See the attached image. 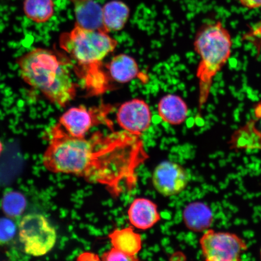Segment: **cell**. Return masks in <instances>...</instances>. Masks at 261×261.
I'll list each match as a JSON object with an SVG mask.
<instances>
[{
    "label": "cell",
    "instance_id": "cell-1",
    "mask_svg": "<svg viewBox=\"0 0 261 261\" xmlns=\"http://www.w3.org/2000/svg\"><path fill=\"white\" fill-rule=\"evenodd\" d=\"M48 140L42 156L48 171L104 186L115 197L135 187L136 169L148 158L139 136L125 130L106 136L96 133L87 139L74 138L58 127Z\"/></svg>",
    "mask_w": 261,
    "mask_h": 261
},
{
    "label": "cell",
    "instance_id": "cell-2",
    "mask_svg": "<svg viewBox=\"0 0 261 261\" xmlns=\"http://www.w3.org/2000/svg\"><path fill=\"white\" fill-rule=\"evenodd\" d=\"M16 63L25 83L55 105L64 107L76 96L70 71L54 51L34 48L19 57Z\"/></svg>",
    "mask_w": 261,
    "mask_h": 261
},
{
    "label": "cell",
    "instance_id": "cell-3",
    "mask_svg": "<svg viewBox=\"0 0 261 261\" xmlns=\"http://www.w3.org/2000/svg\"><path fill=\"white\" fill-rule=\"evenodd\" d=\"M232 45L230 32L220 21L203 25L196 35L194 46L200 57L197 77L200 109L207 102L215 77L230 58Z\"/></svg>",
    "mask_w": 261,
    "mask_h": 261
},
{
    "label": "cell",
    "instance_id": "cell-4",
    "mask_svg": "<svg viewBox=\"0 0 261 261\" xmlns=\"http://www.w3.org/2000/svg\"><path fill=\"white\" fill-rule=\"evenodd\" d=\"M60 45L86 71L85 79L87 81L92 68H97L115 50L117 41L106 31L90 30L76 24L72 30L60 36Z\"/></svg>",
    "mask_w": 261,
    "mask_h": 261
},
{
    "label": "cell",
    "instance_id": "cell-5",
    "mask_svg": "<svg viewBox=\"0 0 261 261\" xmlns=\"http://www.w3.org/2000/svg\"><path fill=\"white\" fill-rule=\"evenodd\" d=\"M19 240L26 254L35 257L45 255L54 249L57 241V233L44 215H25L19 222Z\"/></svg>",
    "mask_w": 261,
    "mask_h": 261
},
{
    "label": "cell",
    "instance_id": "cell-6",
    "mask_svg": "<svg viewBox=\"0 0 261 261\" xmlns=\"http://www.w3.org/2000/svg\"><path fill=\"white\" fill-rule=\"evenodd\" d=\"M199 243L207 261H240L248 250L246 241L236 233L212 228L204 231Z\"/></svg>",
    "mask_w": 261,
    "mask_h": 261
},
{
    "label": "cell",
    "instance_id": "cell-7",
    "mask_svg": "<svg viewBox=\"0 0 261 261\" xmlns=\"http://www.w3.org/2000/svg\"><path fill=\"white\" fill-rule=\"evenodd\" d=\"M189 174L178 163L163 161L156 166L152 175L153 187L164 197L181 193L188 187Z\"/></svg>",
    "mask_w": 261,
    "mask_h": 261
},
{
    "label": "cell",
    "instance_id": "cell-8",
    "mask_svg": "<svg viewBox=\"0 0 261 261\" xmlns=\"http://www.w3.org/2000/svg\"><path fill=\"white\" fill-rule=\"evenodd\" d=\"M116 120L125 132L140 136L151 126L152 114L145 100L134 99L123 103L119 108Z\"/></svg>",
    "mask_w": 261,
    "mask_h": 261
},
{
    "label": "cell",
    "instance_id": "cell-9",
    "mask_svg": "<svg viewBox=\"0 0 261 261\" xmlns=\"http://www.w3.org/2000/svg\"><path fill=\"white\" fill-rule=\"evenodd\" d=\"M96 112L84 106L71 108L60 117L58 123L68 135L74 138H85L90 129L101 121Z\"/></svg>",
    "mask_w": 261,
    "mask_h": 261
},
{
    "label": "cell",
    "instance_id": "cell-10",
    "mask_svg": "<svg viewBox=\"0 0 261 261\" xmlns=\"http://www.w3.org/2000/svg\"><path fill=\"white\" fill-rule=\"evenodd\" d=\"M129 223L140 230H148L161 220L158 205L146 198H138L132 202L128 210Z\"/></svg>",
    "mask_w": 261,
    "mask_h": 261
},
{
    "label": "cell",
    "instance_id": "cell-11",
    "mask_svg": "<svg viewBox=\"0 0 261 261\" xmlns=\"http://www.w3.org/2000/svg\"><path fill=\"white\" fill-rule=\"evenodd\" d=\"M182 217L186 227L195 233L206 231L214 222L211 207L201 201L189 203L182 211Z\"/></svg>",
    "mask_w": 261,
    "mask_h": 261
},
{
    "label": "cell",
    "instance_id": "cell-12",
    "mask_svg": "<svg viewBox=\"0 0 261 261\" xmlns=\"http://www.w3.org/2000/svg\"><path fill=\"white\" fill-rule=\"evenodd\" d=\"M158 113L163 122L172 125H179L187 119L188 106L180 96L168 94L160 100Z\"/></svg>",
    "mask_w": 261,
    "mask_h": 261
},
{
    "label": "cell",
    "instance_id": "cell-13",
    "mask_svg": "<svg viewBox=\"0 0 261 261\" xmlns=\"http://www.w3.org/2000/svg\"><path fill=\"white\" fill-rule=\"evenodd\" d=\"M229 144L232 149L261 150V116L237 130Z\"/></svg>",
    "mask_w": 261,
    "mask_h": 261
},
{
    "label": "cell",
    "instance_id": "cell-14",
    "mask_svg": "<svg viewBox=\"0 0 261 261\" xmlns=\"http://www.w3.org/2000/svg\"><path fill=\"white\" fill-rule=\"evenodd\" d=\"M130 9L120 0H112L102 7V23L105 31L117 32L122 30L128 21Z\"/></svg>",
    "mask_w": 261,
    "mask_h": 261
},
{
    "label": "cell",
    "instance_id": "cell-15",
    "mask_svg": "<svg viewBox=\"0 0 261 261\" xmlns=\"http://www.w3.org/2000/svg\"><path fill=\"white\" fill-rule=\"evenodd\" d=\"M74 12L76 25L90 30L106 31L102 23V7L97 3L92 0L77 1Z\"/></svg>",
    "mask_w": 261,
    "mask_h": 261
},
{
    "label": "cell",
    "instance_id": "cell-16",
    "mask_svg": "<svg viewBox=\"0 0 261 261\" xmlns=\"http://www.w3.org/2000/svg\"><path fill=\"white\" fill-rule=\"evenodd\" d=\"M113 247L130 257H136L142 248V237L132 227L118 228L109 234Z\"/></svg>",
    "mask_w": 261,
    "mask_h": 261
},
{
    "label": "cell",
    "instance_id": "cell-17",
    "mask_svg": "<svg viewBox=\"0 0 261 261\" xmlns=\"http://www.w3.org/2000/svg\"><path fill=\"white\" fill-rule=\"evenodd\" d=\"M107 67L112 79L119 83H129L140 73L138 64L135 59L125 54L114 57Z\"/></svg>",
    "mask_w": 261,
    "mask_h": 261
},
{
    "label": "cell",
    "instance_id": "cell-18",
    "mask_svg": "<svg viewBox=\"0 0 261 261\" xmlns=\"http://www.w3.org/2000/svg\"><path fill=\"white\" fill-rule=\"evenodd\" d=\"M23 11L26 17L36 23L47 22L55 14L54 0H24Z\"/></svg>",
    "mask_w": 261,
    "mask_h": 261
},
{
    "label": "cell",
    "instance_id": "cell-19",
    "mask_svg": "<svg viewBox=\"0 0 261 261\" xmlns=\"http://www.w3.org/2000/svg\"><path fill=\"white\" fill-rule=\"evenodd\" d=\"M25 205L26 201L24 195L18 192H9L3 199V210L9 217L19 216L25 210Z\"/></svg>",
    "mask_w": 261,
    "mask_h": 261
},
{
    "label": "cell",
    "instance_id": "cell-20",
    "mask_svg": "<svg viewBox=\"0 0 261 261\" xmlns=\"http://www.w3.org/2000/svg\"><path fill=\"white\" fill-rule=\"evenodd\" d=\"M16 228L15 225L9 218H0V246L8 244L14 238Z\"/></svg>",
    "mask_w": 261,
    "mask_h": 261
},
{
    "label": "cell",
    "instance_id": "cell-21",
    "mask_svg": "<svg viewBox=\"0 0 261 261\" xmlns=\"http://www.w3.org/2000/svg\"><path fill=\"white\" fill-rule=\"evenodd\" d=\"M100 259L103 261H135L138 260L137 257L127 255L121 251L114 247L103 253Z\"/></svg>",
    "mask_w": 261,
    "mask_h": 261
},
{
    "label": "cell",
    "instance_id": "cell-22",
    "mask_svg": "<svg viewBox=\"0 0 261 261\" xmlns=\"http://www.w3.org/2000/svg\"><path fill=\"white\" fill-rule=\"evenodd\" d=\"M240 4L250 9L261 8V0H238Z\"/></svg>",
    "mask_w": 261,
    "mask_h": 261
},
{
    "label": "cell",
    "instance_id": "cell-23",
    "mask_svg": "<svg viewBox=\"0 0 261 261\" xmlns=\"http://www.w3.org/2000/svg\"><path fill=\"white\" fill-rule=\"evenodd\" d=\"M77 260L83 261H93V260H100L101 259L99 256L91 252H84L81 253L79 256H78Z\"/></svg>",
    "mask_w": 261,
    "mask_h": 261
},
{
    "label": "cell",
    "instance_id": "cell-24",
    "mask_svg": "<svg viewBox=\"0 0 261 261\" xmlns=\"http://www.w3.org/2000/svg\"><path fill=\"white\" fill-rule=\"evenodd\" d=\"M253 34L255 37H261V22L260 24L257 27V29L254 30Z\"/></svg>",
    "mask_w": 261,
    "mask_h": 261
},
{
    "label": "cell",
    "instance_id": "cell-25",
    "mask_svg": "<svg viewBox=\"0 0 261 261\" xmlns=\"http://www.w3.org/2000/svg\"><path fill=\"white\" fill-rule=\"evenodd\" d=\"M3 149V146L1 141H0V155H1Z\"/></svg>",
    "mask_w": 261,
    "mask_h": 261
},
{
    "label": "cell",
    "instance_id": "cell-26",
    "mask_svg": "<svg viewBox=\"0 0 261 261\" xmlns=\"http://www.w3.org/2000/svg\"><path fill=\"white\" fill-rule=\"evenodd\" d=\"M77 1H87V0H77Z\"/></svg>",
    "mask_w": 261,
    "mask_h": 261
},
{
    "label": "cell",
    "instance_id": "cell-27",
    "mask_svg": "<svg viewBox=\"0 0 261 261\" xmlns=\"http://www.w3.org/2000/svg\"><path fill=\"white\" fill-rule=\"evenodd\" d=\"M260 259H261V249H260Z\"/></svg>",
    "mask_w": 261,
    "mask_h": 261
}]
</instances>
